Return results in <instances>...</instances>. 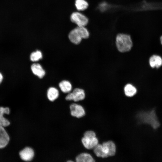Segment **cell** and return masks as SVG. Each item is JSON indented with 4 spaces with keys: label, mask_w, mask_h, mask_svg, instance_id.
I'll return each instance as SVG.
<instances>
[{
    "label": "cell",
    "mask_w": 162,
    "mask_h": 162,
    "mask_svg": "<svg viewBox=\"0 0 162 162\" xmlns=\"http://www.w3.org/2000/svg\"><path fill=\"white\" fill-rule=\"evenodd\" d=\"M71 115L77 118H80L84 116L85 114V110L81 105L73 104L70 106Z\"/></svg>",
    "instance_id": "cell-7"
},
{
    "label": "cell",
    "mask_w": 162,
    "mask_h": 162,
    "mask_svg": "<svg viewBox=\"0 0 162 162\" xmlns=\"http://www.w3.org/2000/svg\"><path fill=\"white\" fill-rule=\"evenodd\" d=\"M47 95L48 99L50 101H53L58 97L59 92L56 88L51 87L48 89Z\"/></svg>",
    "instance_id": "cell-14"
},
{
    "label": "cell",
    "mask_w": 162,
    "mask_h": 162,
    "mask_svg": "<svg viewBox=\"0 0 162 162\" xmlns=\"http://www.w3.org/2000/svg\"><path fill=\"white\" fill-rule=\"evenodd\" d=\"M59 86L62 92L64 93L70 92L72 89L71 84L69 81L66 80L60 82Z\"/></svg>",
    "instance_id": "cell-16"
},
{
    "label": "cell",
    "mask_w": 162,
    "mask_h": 162,
    "mask_svg": "<svg viewBox=\"0 0 162 162\" xmlns=\"http://www.w3.org/2000/svg\"><path fill=\"white\" fill-rule=\"evenodd\" d=\"M75 5L77 10L81 11L85 10L88 6V3L85 0H76Z\"/></svg>",
    "instance_id": "cell-18"
},
{
    "label": "cell",
    "mask_w": 162,
    "mask_h": 162,
    "mask_svg": "<svg viewBox=\"0 0 162 162\" xmlns=\"http://www.w3.org/2000/svg\"><path fill=\"white\" fill-rule=\"evenodd\" d=\"M77 162H93L95 160L89 154L86 153H82L78 155L76 158Z\"/></svg>",
    "instance_id": "cell-13"
},
{
    "label": "cell",
    "mask_w": 162,
    "mask_h": 162,
    "mask_svg": "<svg viewBox=\"0 0 162 162\" xmlns=\"http://www.w3.org/2000/svg\"><path fill=\"white\" fill-rule=\"evenodd\" d=\"M42 58L41 52L38 50L32 53L30 56V59L32 62H36L41 59Z\"/></svg>",
    "instance_id": "cell-19"
},
{
    "label": "cell",
    "mask_w": 162,
    "mask_h": 162,
    "mask_svg": "<svg viewBox=\"0 0 162 162\" xmlns=\"http://www.w3.org/2000/svg\"><path fill=\"white\" fill-rule=\"evenodd\" d=\"M85 97V94L83 90L75 88L72 92L69 93L66 96L65 99L67 100H73L76 102L83 100Z\"/></svg>",
    "instance_id": "cell-5"
},
{
    "label": "cell",
    "mask_w": 162,
    "mask_h": 162,
    "mask_svg": "<svg viewBox=\"0 0 162 162\" xmlns=\"http://www.w3.org/2000/svg\"><path fill=\"white\" fill-rule=\"evenodd\" d=\"M89 35L88 30L83 26H77L69 33L68 38L71 42L78 44L81 42L82 39H87Z\"/></svg>",
    "instance_id": "cell-2"
},
{
    "label": "cell",
    "mask_w": 162,
    "mask_h": 162,
    "mask_svg": "<svg viewBox=\"0 0 162 162\" xmlns=\"http://www.w3.org/2000/svg\"><path fill=\"white\" fill-rule=\"evenodd\" d=\"M104 151L107 157L115 155L116 150L114 143L111 141L104 142L102 144Z\"/></svg>",
    "instance_id": "cell-6"
},
{
    "label": "cell",
    "mask_w": 162,
    "mask_h": 162,
    "mask_svg": "<svg viewBox=\"0 0 162 162\" xmlns=\"http://www.w3.org/2000/svg\"><path fill=\"white\" fill-rule=\"evenodd\" d=\"M150 66L152 68H158L162 65V59L160 56L153 55L151 56L149 59Z\"/></svg>",
    "instance_id": "cell-12"
},
{
    "label": "cell",
    "mask_w": 162,
    "mask_h": 162,
    "mask_svg": "<svg viewBox=\"0 0 162 162\" xmlns=\"http://www.w3.org/2000/svg\"><path fill=\"white\" fill-rule=\"evenodd\" d=\"M21 159L25 161L31 160L34 157V152L33 149L29 147H26L21 151L19 153Z\"/></svg>",
    "instance_id": "cell-8"
},
{
    "label": "cell",
    "mask_w": 162,
    "mask_h": 162,
    "mask_svg": "<svg viewBox=\"0 0 162 162\" xmlns=\"http://www.w3.org/2000/svg\"><path fill=\"white\" fill-rule=\"evenodd\" d=\"M71 21L76 24L78 26L85 27L88 23V18L83 14L78 12L73 13L71 15Z\"/></svg>",
    "instance_id": "cell-4"
},
{
    "label": "cell",
    "mask_w": 162,
    "mask_h": 162,
    "mask_svg": "<svg viewBox=\"0 0 162 162\" xmlns=\"http://www.w3.org/2000/svg\"><path fill=\"white\" fill-rule=\"evenodd\" d=\"M82 142L86 148L91 149H93L98 144V140L94 131L88 130L84 133Z\"/></svg>",
    "instance_id": "cell-3"
},
{
    "label": "cell",
    "mask_w": 162,
    "mask_h": 162,
    "mask_svg": "<svg viewBox=\"0 0 162 162\" xmlns=\"http://www.w3.org/2000/svg\"><path fill=\"white\" fill-rule=\"evenodd\" d=\"M125 95L128 97H132L136 93L137 90L136 88L130 84L126 85L124 88Z\"/></svg>",
    "instance_id": "cell-15"
},
{
    "label": "cell",
    "mask_w": 162,
    "mask_h": 162,
    "mask_svg": "<svg viewBox=\"0 0 162 162\" xmlns=\"http://www.w3.org/2000/svg\"><path fill=\"white\" fill-rule=\"evenodd\" d=\"M93 151L96 155L98 157L102 158L107 157L104 151L102 144H98L93 148Z\"/></svg>",
    "instance_id": "cell-17"
},
{
    "label": "cell",
    "mask_w": 162,
    "mask_h": 162,
    "mask_svg": "<svg viewBox=\"0 0 162 162\" xmlns=\"http://www.w3.org/2000/svg\"><path fill=\"white\" fill-rule=\"evenodd\" d=\"M3 77L2 74L0 73V84L1 83L3 80Z\"/></svg>",
    "instance_id": "cell-20"
},
{
    "label": "cell",
    "mask_w": 162,
    "mask_h": 162,
    "mask_svg": "<svg viewBox=\"0 0 162 162\" xmlns=\"http://www.w3.org/2000/svg\"><path fill=\"white\" fill-rule=\"evenodd\" d=\"M9 113L10 109L8 107H0V126L4 127L10 125L9 121L3 116L4 114H8Z\"/></svg>",
    "instance_id": "cell-10"
},
{
    "label": "cell",
    "mask_w": 162,
    "mask_h": 162,
    "mask_svg": "<svg viewBox=\"0 0 162 162\" xmlns=\"http://www.w3.org/2000/svg\"><path fill=\"white\" fill-rule=\"evenodd\" d=\"M32 72L40 78H42L45 74V72L41 65L38 63H34L31 66Z\"/></svg>",
    "instance_id": "cell-11"
},
{
    "label": "cell",
    "mask_w": 162,
    "mask_h": 162,
    "mask_svg": "<svg viewBox=\"0 0 162 162\" xmlns=\"http://www.w3.org/2000/svg\"><path fill=\"white\" fill-rule=\"evenodd\" d=\"M116 45L118 50L124 52L129 51L132 46V41L130 36L128 34L120 33L116 38Z\"/></svg>",
    "instance_id": "cell-1"
},
{
    "label": "cell",
    "mask_w": 162,
    "mask_h": 162,
    "mask_svg": "<svg viewBox=\"0 0 162 162\" xmlns=\"http://www.w3.org/2000/svg\"><path fill=\"white\" fill-rule=\"evenodd\" d=\"M68 162H73V161H72V160H68V161H67Z\"/></svg>",
    "instance_id": "cell-22"
},
{
    "label": "cell",
    "mask_w": 162,
    "mask_h": 162,
    "mask_svg": "<svg viewBox=\"0 0 162 162\" xmlns=\"http://www.w3.org/2000/svg\"><path fill=\"white\" fill-rule=\"evenodd\" d=\"M9 140V136L4 127L0 126V148L5 147Z\"/></svg>",
    "instance_id": "cell-9"
},
{
    "label": "cell",
    "mask_w": 162,
    "mask_h": 162,
    "mask_svg": "<svg viewBox=\"0 0 162 162\" xmlns=\"http://www.w3.org/2000/svg\"><path fill=\"white\" fill-rule=\"evenodd\" d=\"M160 39L161 43V44L162 45V36L160 37Z\"/></svg>",
    "instance_id": "cell-21"
}]
</instances>
